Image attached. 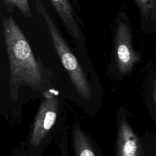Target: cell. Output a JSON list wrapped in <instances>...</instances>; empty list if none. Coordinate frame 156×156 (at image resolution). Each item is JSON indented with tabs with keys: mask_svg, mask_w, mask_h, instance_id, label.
Returning <instances> with one entry per match:
<instances>
[{
	"mask_svg": "<svg viewBox=\"0 0 156 156\" xmlns=\"http://www.w3.org/2000/svg\"><path fill=\"white\" fill-rule=\"evenodd\" d=\"M2 35L9 65L11 88L25 85L38 86L42 80V67L35 58L31 47L12 16L1 13Z\"/></svg>",
	"mask_w": 156,
	"mask_h": 156,
	"instance_id": "cell-1",
	"label": "cell"
},
{
	"mask_svg": "<svg viewBox=\"0 0 156 156\" xmlns=\"http://www.w3.org/2000/svg\"><path fill=\"white\" fill-rule=\"evenodd\" d=\"M34 1L35 9L46 23L55 50L63 66L68 73L73 85L82 99H90L92 96L91 88L78 60L67 44L55 21L41 1L34 0Z\"/></svg>",
	"mask_w": 156,
	"mask_h": 156,
	"instance_id": "cell-2",
	"label": "cell"
},
{
	"mask_svg": "<svg viewBox=\"0 0 156 156\" xmlns=\"http://www.w3.org/2000/svg\"><path fill=\"white\" fill-rule=\"evenodd\" d=\"M113 48L118 71L123 75L131 72L140 60L133 46L130 22L124 12H120L113 23Z\"/></svg>",
	"mask_w": 156,
	"mask_h": 156,
	"instance_id": "cell-3",
	"label": "cell"
},
{
	"mask_svg": "<svg viewBox=\"0 0 156 156\" xmlns=\"http://www.w3.org/2000/svg\"><path fill=\"white\" fill-rule=\"evenodd\" d=\"M58 113V99L47 91L34 118L30 143L37 146L54 125Z\"/></svg>",
	"mask_w": 156,
	"mask_h": 156,
	"instance_id": "cell-4",
	"label": "cell"
},
{
	"mask_svg": "<svg viewBox=\"0 0 156 156\" xmlns=\"http://www.w3.org/2000/svg\"><path fill=\"white\" fill-rule=\"evenodd\" d=\"M71 41L77 47L84 46L85 40L80 20L71 0H50Z\"/></svg>",
	"mask_w": 156,
	"mask_h": 156,
	"instance_id": "cell-5",
	"label": "cell"
},
{
	"mask_svg": "<svg viewBox=\"0 0 156 156\" xmlns=\"http://www.w3.org/2000/svg\"><path fill=\"white\" fill-rule=\"evenodd\" d=\"M116 156H139L140 143L126 119L120 121L116 144Z\"/></svg>",
	"mask_w": 156,
	"mask_h": 156,
	"instance_id": "cell-6",
	"label": "cell"
},
{
	"mask_svg": "<svg viewBox=\"0 0 156 156\" xmlns=\"http://www.w3.org/2000/svg\"><path fill=\"white\" fill-rule=\"evenodd\" d=\"M139 11L141 28L149 34L156 28V0H134Z\"/></svg>",
	"mask_w": 156,
	"mask_h": 156,
	"instance_id": "cell-7",
	"label": "cell"
},
{
	"mask_svg": "<svg viewBox=\"0 0 156 156\" xmlns=\"http://www.w3.org/2000/svg\"><path fill=\"white\" fill-rule=\"evenodd\" d=\"M72 136L76 156H96L88 138L79 126H74Z\"/></svg>",
	"mask_w": 156,
	"mask_h": 156,
	"instance_id": "cell-8",
	"label": "cell"
},
{
	"mask_svg": "<svg viewBox=\"0 0 156 156\" xmlns=\"http://www.w3.org/2000/svg\"><path fill=\"white\" fill-rule=\"evenodd\" d=\"M31 0H1L7 12L9 13L13 12L15 9H17L21 13L27 18L32 16L30 9Z\"/></svg>",
	"mask_w": 156,
	"mask_h": 156,
	"instance_id": "cell-9",
	"label": "cell"
},
{
	"mask_svg": "<svg viewBox=\"0 0 156 156\" xmlns=\"http://www.w3.org/2000/svg\"><path fill=\"white\" fill-rule=\"evenodd\" d=\"M152 98L153 101L154 102L155 108H156V77H155L154 81H153V88H152Z\"/></svg>",
	"mask_w": 156,
	"mask_h": 156,
	"instance_id": "cell-10",
	"label": "cell"
}]
</instances>
